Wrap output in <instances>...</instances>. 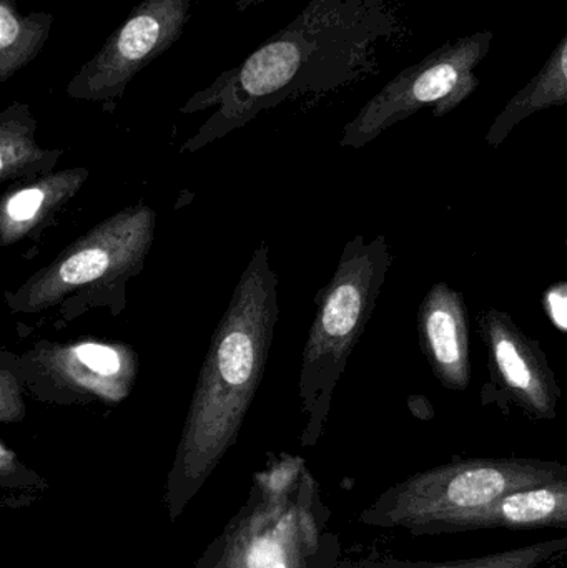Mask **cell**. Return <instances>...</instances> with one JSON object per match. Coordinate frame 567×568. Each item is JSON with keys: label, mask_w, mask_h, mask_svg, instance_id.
Wrapping results in <instances>:
<instances>
[{"label": "cell", "mask_w": 567, "mask_h": 568, "mask_svg": "<svg viewBox=\"0 0 567 568\" xmlns=\"http://www.w3.org/2000/svg\"><path fill=\"white\" fill-rule=\"evenodd\" d=\"M565 245H566V252H567V235H566V242H565Z\"/></svg>", "instance_id": "obj_21"}, {"label": "cell", "mask_w": 567, "mask_h": 568, "mask_svg": "<svg viewBox=\"0 0 567 568\" xmlns=\"http://www.w3.org/2000/svg\"><path fill=\"white\" fill-rule=\"evenodd\" d=\"M392 263L385 235L372 242L355 235L343 248L333 278L316 293L300 371L302 446L313 447L322 439L336 386L375 313Z\"/></svg>", "instance_id": "obj_3"}, {"label": "cell", "mask_w": 567, "mask_h": 568, "mask_svg": "<svg viewBox=\"0 0 567 568\" xmlns=\"http://www.w3.org/2000/svg\"><path fill=\"white\" fill-rule=\"evenodd\" d=\"M567 477V464L533 457L453 459L406 477L360 514L363 526L412 536L459 534L473 514L525 487Z\"/></svg>", "instance_id": "obj_5"}, {"label": "cell", "mask_w": 567, "mask_h": 568, "mask_svg": "<svg viewBox=\"0 0 567 568\" xmlns=\"http://www.w3.org/2000/svg\"><path fill=\"white\" fill-rule=\"evenodd\" d=\"M89 175V170L77 166L26 180L7 190L0 206L2 245H16L20 240L39 235L80 192Z\"/></svg>", "instance_id": "obj_12"}, {"label": "cell", "mask_w": 567, "mask_h": 568, "mask_svg": "<svg viewBox=\"0 0 567 568\" xmlns=\"http://www.w3.org/2000/svg\"><path fill=\"white\" fill-rule=\"evenodd\" d=\"M279 317V276L262 242L212 334L190 400L163 496L172 523L239 440L265 374Z\"/></svg>", "instance_id": "obj_2"}, {"label": "cell", "mask_w": 567, "mask_h": 568, "mask_svg": "<svg viewBox=\"0 0 567 568\" xmlns=\"http://www.w3.org/2000/svg\"><path fill=\"white\" fill-rule=\"evenodd\" d=\"M0 484L3 490L47 487L42 477L37 476L20 463L19 457L7 446L6 440H0Z\"/></svg>", "instance_id": "obj_19"}, {"label": "cell", "mask_w": 567, "mask_h": 568, "mask_svg": "<svg viewBox=\"0 0 567 568\" xmlns=\"http://www.w3.org/2000/svg\"><path fill=\"white\" fill-rule=\"evenodd\" d=\"M492 39V32H479L455 40L399 72L346 123L340 145L363 149L426 106L435 119L458 109L478 89L475 70L488 55Z\"/></svg>", "instance_id": "obj_7"}, {"label": "cell", "mask_w": 567, "mask_h": 568, "mask_svg": "<svg viewBox=\"0 0 567 568\" xmlns=\"http://www.w3.org/2000/svg\"><path fill=\"white\" fill-rule=\"evenodd\" d=\"M36 130L26 103H10L0 113V182H26L53 173L63 150L40 149Z\"/></svg>", "instance_id": "obj_14"}, {"label": "cell", "mask_w": 567, "mask_h": 568, "mask_svg": "<svg viewBox=\"0 0 567 568\" xmlns=\"http://www.w3.org/2000/svg\"><path fill=\"white\" fill-rule=\"evenodd\" d=\"M190 7L192 0H142L80 67L67 85V95L99 103L122 99L129 83L182 37Z\"/></svg>", "instance_id": "obj_9"}, {"label": "cell", "mask_w": 567, "mask_h": 568, "mask_svg": "<svg viewBox=\"0 0 567 568\" xmlns=\"http://www.w3.org/2000/svg\"><path fill=\"white\" fill-rule=\"evenodd\" d=\"M567 557V537L529 544L518 549L446 562H412L398 559L340 560L332 568H539Z\"/></svg>", "instance_id": "obj_17"}, {"label": "cell", "mask_w": 567, "mask_h": 568, "mask_svg": "<svg viewBox=\"0 0 567 568\" xmlns=\"http://www.w3.org/2000/svg\"><path fill=\"white\" fill-rule=\"evenodd\" d=\"M496 529L567 530V477L502 497L468 517L462 532Z\"/></svg>", "instance_id": "obj_13"}, {"label": "cell", "mask_w": 567, "mask_h": 568, "mask_svg": "<svg viewBox=\"0 0 567 568\" xmlns=\"http://www.w3.org/2000/svg\"><path fill=\"white\" fill-rule=\"evenodd\" d=\"M310 469L293 493L250 489L242 509L193 568H332L342 544Z\"/></svg>", "instance_id": "obj_6"}, {"label": "cell", "mask_w": 567, "mask_h": 568, "mask_svg": "<svg viewBox=\"0 0 567 568\" xmlns=\"http://www.w3.org/2000/svg\"><path fill=\"white\" fill-rule=\"evenodd\" d=\"M23 387L19 374L9 361L0 354V420L2 424H19L26 419Z\"/></svg>", "instance_id": "obj_18"}, {"label": "cell", "mask_w": 567, "mask_h": 568, "mask_svg": "<svg viewBox=\"0 0 567 568\" xmlns=\"http://www.w3.org/2000/svg\"><path fill=\"white\" fill-rule=\"evenodd\" d=\"M476 324L492 377L483 387V404L516 406L533 420L556 419L563 390L539 341L498 307L479 311Z\"/></svg>", "instance_id": "obj_10"}, {"label": "cell", "mask_w": 567, "mask_h": 568, "mask_svg": "<svg viewBox=\"0 0 567 568\" xmlns=\"http://www.w3.org/2000/svg\"><path fill=\"white\" fill-rule=\"evenodd\" d=\"M23 387L42 403H123L135 386L139 354L117 341H39L23 354L2 351Z\"/></svg>", "instance_id": "obj_8"}, {"label": "cell", "mask_w": 567, "mask_h": 568, "mask_svg": "<svg viewBox=\"0 0 567 568\" xmlns=\"http://www.w3.org/2000/svg\"><path fill=\"white\" fill-rule=\"evenodd\" d=\"M419 346L445 389L466 390L472 384L469 321L465 294L448 283L429 287L418 307Z\"/></svg>", "instance_id": "obj_11"}, {"label": "cell", "mask_w": 567, "mask_h": 568, "mask_svg": "<svg viewBox=\"0 0 567 568\" xmlns=\"http://www.w3.org/2000/svg\"><path fill=\"white\" fill-rule=\"evenodd\" d=\"M376 16L373 0H310L285 29L180 109L186 115L213 109L180 152H199L266 110L356 79L375 37Z\"/></svg>", "instance_id": "obj_1"}, {"label": "cell", "mask_w": 567, "mask_h": 568, "mask_svg": "<svg viewBox=\"0 0 567 568\" xmlns=\"http://www.w3.org/2000/svg\"><path fill=\"white\" fill-rule=\"evenodd\" d=\"M263 2H266V0H235V6L240 12H245V10H249L250 7L259 6V3Z\"/></svg>", "instance_id": "obj_20"}, {"label": "cell", "mask_w": 567, "mask_h": 568, "mask_svg": "<svg viewBox=\"0 0 567 568\" xmlns=\"http://www.w3.org/2000/svg\"><path fill=\"white\" fill-rule=\"evenodd\" d=\"M156 215L136 203L100 222L67 246L50 265L19 290L7 291L13 313H43L59 306L63 320H75L92 307L125 310V290L140 275L155 236Z\"/></svg>", "instance_id": "obj_4"}, {"label": "cell", "mask_w": 567, "mask_h": 568, "mask_svg": "<svg viewBox=\"0 0 567 568\" xmlns=\"http://www.w3.org/2000/svg\"><path fill=\"white\" fill-rule=\"evenodd\" d=\"M53 13H20L17 0H0V82L29 65L45 45Z\"/></svg>", "instance_id": "obj_16"}, {"label": "cell", "mask_w": 567, "mask_h": 568, "mask_svg": "<svg viewBox=\"0 0 567 568\" xmlns=\"http://www.w3.org/2000/svg\"><path fill=\"white\" fill-rule=\"evenodd\" d=\"M567 105V33L538 75L529 80L496 116L486 133V143L498 149L508 139L509 133L535 113L555 106Z\"/></svg>", "instance_id": "obj_15"}]
</instances>
